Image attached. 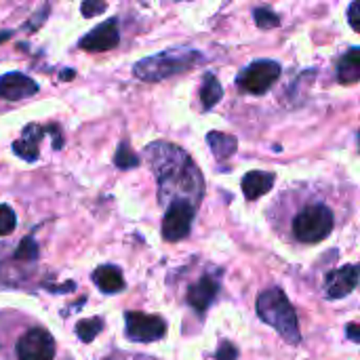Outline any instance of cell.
I'll use <instances>...</instances> for the list:
<instances>
[{"label": "cell", "mask_w": 360, "mask_h": 360, "mask_svg": "<svg viewBox=\"0 0 360 360\" xmlns=\"http://www.w3.org/2000/svg\"><path fill=\"white\" fill-rule=\"evenodd\" d=\"M333 226L335 219L331 209L323 202H314L297 213V217L293 219V234L297 240L312 245L325 240L333 232Z\"/></svg>", "instance_id": "obj_4"}, {"label": "cell", "mask_w": 360, "mask_h": 360, "mask_svg": "<svg viewBox=\"0 0 360 360\" xmlns=\"http://www.w3.org/2000/svg\"><path fill=\"white\" fill-rule=\"evenodd\" d=\"M215 360H238V348L230 342H221L215 352Z\"/></svg>", "instance_id": "obj_24"}, {"label": "cell", "mask_w": 360, "mask_h": 360, "mask_svg": "<svg viewBox=\"0 0 360 360\" xmlns=\"http://www.w3.org/2000/svg\"><path fill=\"white\" fill-rule=\"evenodd\" d=\"M55 356V340L42 329H30L17 342V360H53Z\"/></svg>", "instance_id": "obj_8"}, {"label": "cell", "mask_w": 360, "mask_h": 360, "mask_svg": "<svg viewBox=\"0 0 360 360\" xmlns=\"http://www.w3.org/2000/svg\"><path fill=\"white\" fill-rule=\"evenodd\" d=\"M278 76H281V63L278 61L259 59V61H253L251 65H247L236 76V84L245 93L264 95L272 89V84H276Z\"/></svg>", "instance_id": "obj_5"}, {"label": "cell", "mask_w": 360, "mask_h": 360, "mask_svg": "<svg viewBox=\"0 0 360 360\" xmlns=\"http://www.w3.org/2000/svg\"><path fill=\"white\" fill-rule=\"evenodd\" d=\"M49 133L46 127H38V124H27L21 133V137L13 143V154L19 156L25 162H36L40 156V141L44 139V135Z\"/></svg>", "instance_id": "obj_13"}, {"label": "cell", "mask_w": 360, "mask_h": 360, "mask_svg": "<svg viewBox=\"0 0 360 360\" xmlns=\"http://www.w3.org/2000/svg\"><path fill=\"white\" fill-rule=\"evenodd\" d=\"M124 329H127V338L139 344L158 342L167 335V323L160 316L143 314V312H127Z\"/></svg>", "instance_id": "obj_7"}, {"label": "cell", "mask_w": 360, "mask_h": 360, "mask_svg": "<svg viewBox=\"0 0 360 360\" xmlns=\"http://www.w3.org/2000/svg\"><path fill=\"white\" fill-rule=\"evenodd\" d=\"M202 61H205V55L196 49H167L162 53H156L152 57L137 61L133 65V74L139 80L158 82V80H167L171 76L184 74Z\"/></svg>", "instance_id": "obj_3"}, {"label": "cell", "mask_w": 360, "mask_h": 360, "mask_svg": "<svg viewBox=\"0 0 360 360\" xmlns=\"http://www.w3.org/2000/svg\"><path fill=\"white\" fill-rule=\"evenodd\" d=\"M74 76H76V72H74V70H65V72H61V78H63V80H72Z\"/></svg>", "instance_id": "obj_28"}, {"label": "cell", "mask_w": 360, "mask_h": 360, "mask_svg": "<svg viewBox=\"0 0 360 360\" xmlns=\"http://www.w3.org/2000/svg\"><path fill=\"white\" fill-rule=\"evenodd\" d=\"M338 80L342 84H354L360 80V49L354 46L338 61Z\"/></svg>", "instance_id": "obj_16"}, {"label": "cell", "mask_w": 360, "mask_h": 360, "mask_svg": "<svg viewBox=\"0 0 360 360\" xmlns=\"http://www.w3.org/2000/svg\"><path fill=\"white\" fill-rule=\"evenodd\" d=\"M139 156L131 150V146L127 143V141H122L120 146H118V150H116V156H114V165L118 167V169H135V167H139Z\"/></svg>", "instance_id": "obj_20"}, {"label": "cell", "mask_w": 360, "mask_h": 360, "mask_svg": "<svg viewBox=\"0 0 360 360\" xmlns=\"http://www.w3.org/2000/svg\"><path fill=\"white\" fill-rule=\"evenodd\" d=\"M224 97V86L217 80L215 74H205L202 78V86H200V101H202V110H211L217 105V101Z\"/></svg>", "instance_id": "obj_18"}, {"label": "cell", "mask_w": 360, "mask_h": 360, "mask_svg": "<svg viewBox=\"0 0 360 360\" xmlns=\"http://www.w3.org/2000/svg\"><path fill=\"white\" fill-rule=\"evenodd\" d=\"M359 143H360V133H359Z\"/></svg>", "instance_id": "obj_29"}, {"label": "cell", "mask_w": 360, "mask_h": 360, "mask_svg": "<svg viewBox=\"0 0 360 360\" xmlns=\"http://www.w3.org/2000/svg\"><path fill=\"white\" fill-rule=\"evenodd\" d=\"M120 42V34H118V19H105L103 23H99L97 27H93L86 36L80 38L78 46L89 51V53H103V51H112L116 49Z\"/></svg>", "instance_id": "obj_9"}, {"label": "cell", "mask_w": 360, "mask_h": 360, "mask_svg": "<svg viewBox=\"0 0 360 360\" xmlns=\"http://www.w3.org/2000/svg\"><path fill=\"white\" fill-rule=\"evenodd\" d=\"M348 21L352 25V30H356L360 34V0L350 4V8H348Z\"/></svg>", "instance_id": "obj_26"}, {"label": "cell", "mask_w": 360, "mask_h": 360, "mask_svg": "<svg viewBox=\"0 0 360 360\" xmlns=\"http://www.w3.org/2000/svg\"><path fill=\"white\" fill-rule=\"evenodd\" d=\"M360 283V266H344L331 270L325 276V295L329 300H342L350 295Z\"/></svg>", "instance_id": "obj_10"}, {"label": "cell", "mask_w": 360, "mask_h": 360, "mask_svg": "<svg viewBox=\"0 0 360 360\" xmlns=\"http://www.w3.org/2000/svg\"><path fill=\"white\" fill-rule=\"evenodd\" d=\"M15 226H17V217H15L13 209L6 205H0V236L11 234L15 230Z\"/></svg>", "instance_id": "obj_23"}, {"label": "cell", "mask_w": 360, "mask_h": 360, "mask_svg": "<svg viewBox=\"0 0 360 360\" xmlns=\"http://www.w3.org/2000/svg\"><path fill=\"white\" fill-rule=\"evenodd\" d=\"M38 257V245L32 236H25L19 247L15 249V259H21V262H32Z\"/></svg>", "instance_id": "obj_22"}, {"label": "cell", "mask_w": 360, "mask_h": 360, "mask_svg": "<svg viewBox=\"0 0 360 360\" xmlns=\"http://www.w3.org/2000/svg\"><path fill=\"white\" fill-rule=\"evenodd\" d=\"M219 287H221L219 274H205L200 281H196L188 289V304H190V308H194L198 314L207 312L209 306L215 302V297L219 293Z\"/></svg>", "instance_id": "obj_11"}, {"label": "cell", "mask_w": 360, "mask_h": 360, "mask_svg": "<svg viewBox=\"0 0 360 360\" xmlns=\"http://www.w3.org/2000/svg\"><path fill=\"white\" fill-rule=\"evenodd\" d=\"M105 8H108L105 2H93V0H86V2H82V6H80V11H82L84 17H93V15H97V13H103Z\"/></svg>", "instance_id": "obj_25"}, {"label": "cell", "mask_w": 360, "mask_h": 360, "mask_svg": "<svg viewBox=\"0 0 360 360\" xmlns=\"http://www.w3.org/2000/svg\"><path fill=\"white\" fill-rule=\"evenodd\" d=\"M93 283L99 287L101 293H120L124 289V276L120 272V268L116 266H99L93 272Z\"/></svg>", "instance_id": "obj_15"}, {"label": "cell", "mask_w": 360, "mask_h": 360, "mask_svg": "<svg viewBox=\"0 0 360 360\" xmlns=\"http://www.w3.org/2000/svg\"><path fill=\"white\" fill-rule=\"evenodd\" d=\"M146 158L158 181V200L171 205L188 200L194 207L202 200L205 179L194 160L175 143L154 141L146 148Z\"/></svg>", "instance_id": "obj_1"}, {"label": "cell", "mask_w": 360, "mask_h": 360, "mask_svg": "<svg viewBox=\"0 0 360 360\" xmlns=\"http://www.w3.org/2000/svg\"><path fill=\"white\" fill-rule=\"evenodd\" d=\"M36 93H38V84L21 72H8L0 76V97L6 101H23Z\"/></svg>", "instance_id": "obj_12"}, {"label": "cell", "mask_w": 360, "mask_h": 360, "mask_svg": "<svg viewBox=\"0 0 360 360\" xmlns=\"http://www.w3.org/2000/svg\"><path fill=\"white\" fill-rule=\"evenodd\" d=\"M257 316L270 325L274 331H278V335L291 344L297 346L302 342V333H300V323H297V314L289 302V297L285 295L283 289L278 287H270L266 291H262L257 295Z\"/></svg>", "instance_id": "obj_2"}, {"label": "cell", "mask_w": 360, "mask_h": 360, "mask_svg": "<svg viewBox=\"0 0 360 360\" xmlns=\"http://www.w3.org/2000/svg\"><path fill=\"white\" fill-rule=\"evenodd\" d=\"M346 335H348V340H352L354 344H360V325H348V327H346Z\"/></svg>", "instance_id": "obj_27"}, {"label": "cell", "mask_w": 360, "mask_h": 360, "mask_svg": "<svg viewBox=\"0 0 360 360\" xmlns=\"http://www.w3.org/2000/svg\"><path fill=\"white\" fill-rule=\"evenodd\" d=\"M101 329H103V321L101 319H86V321H80L76 325V335H78L80 342L91 344L99 335Z\"/></svg>", "instance_id": "obj_19"}, {"label": "cell", "mask_w": 360, "mask_h": 360, "mask_svg": "<svg viewBox=\"0 0 360 360\" xmlns=\"http://www.w3.org/2000/svg\"><path fill=\"white\" fill-rule=\"evenodd\" d=\"M276 181V175L274 173H266V171H249L245 177H243V194L247 196V200H255L264 194H268L272 190Z\"/></svg>", "instance_id": "obj_14"}, {"label": "cell", "mask_w": 360, "mask_h": 360, "mask_svg": "<svg viewBox=\"0 0 360 360\" xmlns=\"http://www.w3.org/2000/svg\"><path fill=\"white\" fill-rule=\"evenodd\" d=\"M253 15H255V23H257L262 30H272V27H276V25L281 23L278 15H276L272 8H268V6H259V8H255V11H253Z\"/></svg>", "instance_id": "obj_21"}, {"label": "cell", "mask_w": 360, "mask_h": 360, "mask_svg": "<svg viewBox=\"0 0 360 360\" xmlns=\"http://www.w3.org/2000/svg\"><path fill=\"white\" fill-rule=\"evenodd\" d=\"M196 207L188 200H175L167 207L165 219H162V238L167 243L184 240L194 224Z\"/></svg>", "instance_id": "obj_6"}, {"label": "cell", "mask_w": 360, "mask_h": 360, "mask_svg": "<svg viewBox=\"0 0 360 360\" xmlns=\"http://www.w3.org/2000/svg\"><path fill=\"white\" fill-rule=\"evenodd\" d=\"M207 143H209V148L213 150V156H215L219 162H224V160H228L230 156H234V152H236V148H238V141H236L234 135H230V133H219V131H211V133L207 135Z\"/></svg>", "instance_id": "obj_17"}]
</instances>
